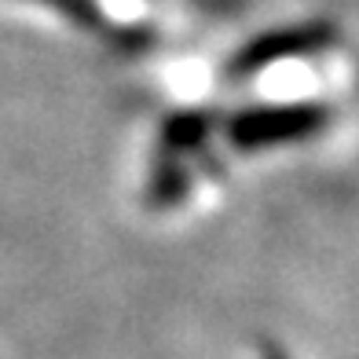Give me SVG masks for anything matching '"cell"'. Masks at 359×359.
<instances>
[{"label":"cell","mask_w":359,"mask_h":359,"mask_svg":"<svg viewBox=\"0 0 359 359\" xmlns=\"http://www.w3.org/2000/svg\"><path fill=\"white\" fill-rule=\"evenodd\" d=\"M205 128H209L205 114H176V118H169L165 133H161V151L165 154L194 151V147L205 140Z\"/></svg>","instance_id":"obj_4"},{"label":"cell","mask_w":359,"mask_h":359,"mask_svg":"<svg viewBox=\"0 0 359 359\" xmlns=\"http://www.w3.org/2000/svg\"><path fill=\"white\" fill-rule=\"evenodd\" d=\"M330 41H334L330 22H304V26H293V29H275V34L257 37V41H250L246 48H242V52L235 55V62H231V70L238 77H253L257 70H264L279 59L316 55Z\"/></svg>","instance_id":"obj_2"},{"label":"cell","mask_w":359,"mask_h":359,"mask_svg":"<svg viewBox=\"0 0 359 359\" xmlns=\"http://www.w3.org/2000/svg\"><path fill=\"white\" fill-rule=\"evenodd\" d=\"M187 184H191V176H187L184 154H165L161 151L158 165H154V176H151V184H147V202H151L154 209H169L176 202H184Z\"/></svg>","instance_id":"obj_3"},{"label":"cell","mask_w":359,"mask_h":359,"mask_svg":"<svg viewBox=\"0 0 359 359\" xmlns=\"http://www.w3.org/2000/svg\"><path fill=\"white\" fill-rule=\"evenodd\" d=\"M41 4L48 8H59V15H67L70 22H77L81 29H107V19H103V11L95 0H41Z\"/></svg>","instance_id":"obj_5"},{"label":"cell","mask_w":359,"mask_h":359,"mask_svg":"<svg viewBox=\"0 0 359 359\" xmlns=\"http://www.w3.org/2000/svg\"><path fill=\"white\" fill-rule=\"evenodd\" d=\"M330 110L319 103H283V107H253L242 110L227 128V140L242 151H260V147H279L312 140L319 128H326Z\"/></svg>","instance_id":"obj_1"}]
</instances>
